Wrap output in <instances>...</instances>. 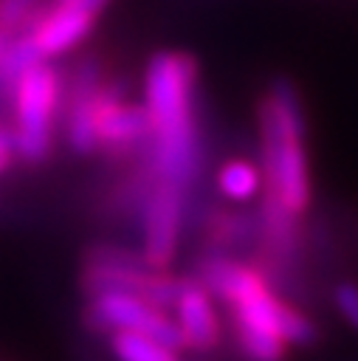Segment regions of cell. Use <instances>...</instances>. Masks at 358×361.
Instances as JSON below:
<instances>
[{
  "instance_id": "30bf717a",
  "label": "cell",
  "mask_w": 358,
  "mask_h": 361,
  "mask_svg": "<svg viewBox=\"0 0 358 361\" xmlns=\"http://www.w3.org/2000/svg\"><path fill=\"white\" fill-rule=\"evenodd\" d=\"M175 322L183 333L186 350L211 353L220 344V319L214 310L211 290L192 276L180 279V293L175 302Z\"/></svg>"
},
{
  "instance_id": "9c48e42d",
  "label": "cell",
  "mask_w": 358,
  "mask_h": 361,
  "mask_svg": "<svg viewBox=\"0 0 358 361\" xmlns=\"http://www.w3.org/2000/svg\"><path fill=\"white\" fill-rule=\"evenodd\" d=\"M96 20L99 17L85 11L79 3H45L23 34L31 39L37 54L48 62L54 56L73 51L79 42H85Z\"/></svg>"
},
{
  "instance_id": "7a4b0ae2",
  "label": "cell",
  "mask_w": 358,
  "mask_h": 361,
  "mask_svg": "<svg viewBox=\"0 0 358 361\" xmlns=\"http://www.w3.org/2000/svg\"><path fill=\"white\" fill-rule=\"evenodd\" d=\"M304 104L290 79H276L259 104L262 197L302 217L310 209V164L304 149Z\"/></svg>"
},
{
  "instance_id": "d6986e66",
  "label": "cell",
  "mask_w": 358,
  "mask_h": 361,
  "mask_svg": "<svg viewBox=\"0 0 358 361\" xmlns=\"http://www.w3.org/2000/svg\"><path fill=\"white\" fill-rule=\"evenodd\" d=\"M51 3H76V0H51Z\"/></svg>"
},
{
  "instance_id": "277c9868",
  "label": "cell",
  "mask_w": 358,
  "mask_h": 361,
  "mask_svg": "<svg viewBox=\"0 0 358 361\" xmlns=\"http://www.w3.org/2000/svg\"><path fill=\"white\" fill-rule=\"evenodd\" d=\"M180 279L183 276L149 268L144 262V254H132L118 245H93L85 254L79 274V285L87 299L99 293H132L163 310L175 307Z\"/></svg>"
},
{
  "instance_id": "2e32d148",
  "label": "cell",
  "mask_w": 358,
  "mask_h": 361,
  "mask_svg": "<svg viewBox=\"0 0 358 361\" xmlns=\"http://www.w3.org/2000/svg\"><path fill=\"white\" fill-rule=\"evenodd\" d=\"M333 305L338 310V316L358 330V282H338L333 288Z\"/></svg>"
},
{
  "instance_id": "7c38bea8",
  "label": "cell",
  "mask_w": 358,
  "mask_h": 361,
  "mask_svg": "<svg viewBox=\"0 0 358 361\" xmlns=\"http://www.w3.org/2000/svg\"><path fill=\"white\" fill-rule=\"evenodd\" d=\"M110 350L118 361H180L178 350L141 333H113Z\"/></svg>"
},
{
  "instance_id": "ac0fdd59",
  "label": "cell",
  "mask_w": 358,
  "mask_h": 361,
  "mask_svg": "<svg viewBox=\"0 0 358 361\" xmlns=\"http://www.w3.org/2000/svg\"><path fill=\"white\" fill-rule=\"evenodd\" d=\"M76 3H79L85 11H90L93 17H101V14H104L116 0H76Z\"/></svg>"
},
{
  "instance_id": "3957f363",
  "label": "cell",
  "mask_w": 358,
  "mask_h": 361,
  "mask_svg": "<svg viewBox=\"0 0 358 361\" xmlns=\"http://www.w3.org/2000/svg\"><path fill=\"white\" fill-rule=\"evenodd\" d=\"M197 279L211 290V296L228 305L231 322H242L265 336L285 341L288 347H310L319 341V327L313 319L296 310L290 302L279 299L257 265L211 254L200 262Z\"/></svg>"
},
{
  "instance_id": "6da1fadb",
  "label": "cell",
  "mask_w": 358,
  "mask_h": 361,
  "mask_svg": "<svg viewBox=\"0 0 358 361\" xmlns=\"http://www.w3.org/2000/svg\"><path fill=\"white\" fill-rule=\"evenodd\" d=\"M197 62L186 51H158L144 71V107L149 113V169L183 189L197 175Z\"/></svg>"
},
{
  "instance_id": "ba28073f",
  "label": "cell",
  "mask_w": 358,
  "mask_h": 361,
  "mask_svg": "<svg viewBox=\"0 0 358 361\" xmlns=\"http://www.w3.org/2000/svg\"><path fill=\"white\" fill-rule=\"evenodd\" d=\"M96 127H99V147L110 155H127L135 147L147 144L152 135L149 113L144 104L127 102L118 85L101 82L96 93Z\"/></svg>"
},
{
  "instance_id": "5b68a950",
  "label": "cell",
  "mask_w": 358,
  "mask_h": 361,
  "mask_svg": "<svg viewBox=\"0 0 358 361\" xmlns=\"http://www.w3.org/2000/svg\"><path fill=\"white\" fill-rule=\"evenodd\" d=\"M14 141L23 164L37 166L51 158L56 141V113L62 104V76L51 62L28 68L14 85Z\"/></svg>"
},
{
  "instance_id": "8992f818",
  "label": "cell",
  "mask_w": 358,
  "mask_h": 361,
  "mask_svg": "<svg viewBox=\"0 0 358 361\" xmlns=\"http://www.w3.org/2000/svg\"><path fill=\"white\" fill-rule=\"evenodd\" d=\"M85 324L96 333H141L172 350H186L183 333L169 310L149 305L132 293H99L85 307Z\"/></svg>"
},
{
  "instance_id": "e0dca14e",
  "label": "cell",
  "mask_w": 358,
  "mask_h": 361,
  "mask_svg": "<svg viewBox=\"0 0 358 361\" xmlns=\"http://www.w3.org/2000/svg\"><path fill=\"white\" fill-rule=\"evenodd\" d=\"M20 161L17 155V141H14V130L0 124V178Z\"/></svg>"
},
{
  "instance_id": "ffe728a7",
  "label": "cell",
  "mask_w": 358,
  "mask_h": 361,
  "mask_svg": "<svg viewBox=\"0 0 358 361\" xmlns=\"http://www.w3.org/2000/svg\"><path fill=\"white\" fill-rule=\"evenodd\" d=\"M0 3H3V0H0Z\"/></svg>"
},
{
  "instance_id": "8fae6325",
  "label": "cell",
  "mask_w": 358,
  "mask_h": 361,
  "mask_svg": "<svg viewBox=\"0 0 358 361\" xmlns=\"http://www.w3.org/2000/svg\"><path fill=\"white\" fill-rule=\"evenodd\" d=\"M217 189L231 203H248L262 192V166L245 158H231L217 172Z\"/></svg>"
},
{
  "instance_id": "4fadbf2b",
  "label": "cell",
  "mask_w": 358,
  "mask_h": 361,
  "mask_svg": "<svg viewBox=\"0 0 358 361\" xmlns=\"http://www.w3.org/2000/svg\"><path fill=\"white\" fill-rule=\"evenodd\" d=\"M231 330H234V338H237V344L248 361H282L288 353L285 341L265 336V333H259L242 322H231Z\"/></svg>"
},
{
  "instance_id": "9a60e30c",
  "label": "cell",
  "mask_w": 358,
  "mask_h": 361,
  "mask_svg": "<svg viewBox=\"0 0 358 361\" xmlns=\"http://www.w3.org/2000/svg\"><path fill=\"white\" fill-rule=\"evenodd\" d=\"M45 0H3L0 3V28L6 34H23Z\"/></svg>"
},
{
  "instance_id": "52a82bcc",
  "label": "cell",
  "mask_w": 358,
  "mask_h": 361,
  "mask_svg": "<svg viewBox=\"0 0 358 361\" xmlns=\"http://www.w3.org/2000/svg\"><path fill=\"white\" fill-rule=\"evenodd\" d=\"M186 189L155 178L144 197V262L155 271H169L183 234Z\"/></svg>"
},
{
  "instance_id": "5bb4252c",
  "label": "cell",
  "mask_w": 358,
  "mask_h": 361,
  "mask_svg": "<svg viewBox=\"0 0 358 361\" xmlns=\"http://www.w3.org/2000/svg\"><path fill=\"white\" fill-rule=\"evenodd\" d=\"M206 234L217 248L237 245L245 234V220L234 212H211L206 220Z\"/></svg>"
}]
</instances>
